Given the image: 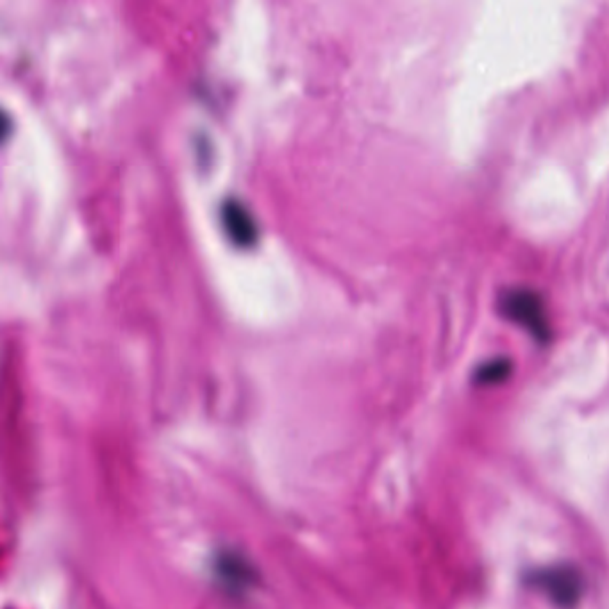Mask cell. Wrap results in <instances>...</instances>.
Returning <instances> with one entry per match:
<instances>
[{
    "label": "cell",
    "mask_w": 609,
    "mask_h": 609,
    "mask_svg": "<svg viewBox=\"0 0 609 609\" xmlns=\"http://www.w3.org/2000/svg\"><path fill=\"white\" fill-rule=\"evenodd\" d=\"M224 222L229 236L238 245H251L256 242V226L247 210L242 204H238V202H226Z\"/></svg>",
    "instance_id": "3"
},
{
    "label": "cell",
    "mask_w": 609,
    "mask_h": 609,
    "mask_svg": "<svg viewBox=\"0 0 609 609\" xmlns=\"http://www.w3.org/2000/svg\"><path fill=\"white\" fill-rule=\"evenodd\" d=\"M506 311L509 313V317L529 325L536 334H541L547 331L543 304L540 297L533 292L520 290V292L509 293L506 299Z\"/></svg>",
    "instance_id": "2"
},
{
    "label": "cell",
    "mask_w": 609,
    "mask_h": 609,
    "mask_svg": "<svg viewBox=\"0 0 609 609\" xmlns=\"http://www.w3.org/2000/svg\"><path fill=\"white\" fill-rule=\"evenodd\" d=\"M509 372V363L504 359L499 361H492L490 365H486L485 368L479 370V379L485 382H495L499 379H504Z\"/></svg>",
    "instance_id": "4"
},
{
    "label": "cell",
    "mask_w": 609,
    "mask_h": 609,
    "mask_svg": "<svg viewBox=\"0 0 609 609\" xmlns=\"http://www.w3.org/2000/svg\"><path fill=\"white\" fill-rule=\"evenodd\" d=\"M534 586H538L547 597L561 605V607H573L581 600L582 595V577L579 570L573 566H550L545 570L534 572L531 577Z\"/></svg>",
    "instance_id": "1"
}]
</instances>
